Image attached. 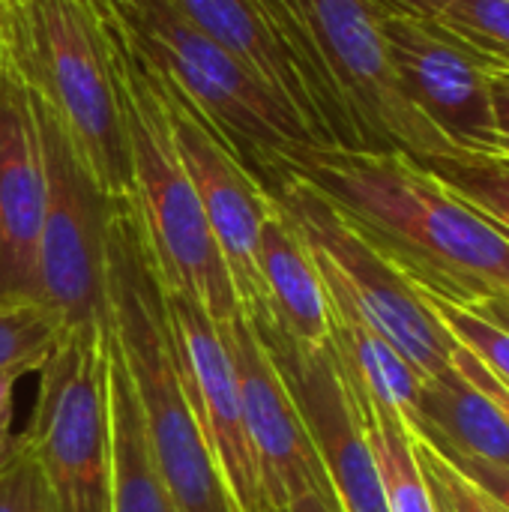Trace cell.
Wrapping results in <instances>:
<instances>
[{
	"label": "cell",
	"mask_w": 509,
	"mask_h": 512,
	"mask_svg": "<svg viewBox=\"0 0 509 512\" xmlns=\"http://www.w3.org/2000/svg\"><path fill=\"white\" fill-rule=\"evenodd\" d=\"M312 183L414 285L456 306L509 297V234L399 150L309 147Z\"/></svg>",
	"instance_id": "6da1fadb"
},
{
	"label": "cell",
	"mask_w": 509,
	"mask_h": 512,
	"mask_svg": "<svg viewBox=\"0 0 509 512\" xmlns=\"http://www.w3.org/2000/svg\"><path fill=\"white\" fill-rule=\"evenodd\" d=\"M105 321L132 384L150 453L180 510L240 512L192 411L168 333L162 282L132 198L108 201Z\"/></svg>",
	"instance_id": "7a4b0ae2"
},
{
	"label": "cell",
	"mask_w": 509,
	"mask_h": 512,
	"mask_svg": "<svg viewBox=\"0 0 509 512\" xmlns=\"http://www.w3.org/2000/svg\"><path fill=\"white\" fill-rule=\"evenodd\" d=\"M120 111L126 123L132 204L165 291L198 300L216 324L240 318V300L207 225L201 198L180 162L150 57L120 15L102 12Z\"/></svg>",
	"instance_id": "3957f363"
},
{
	"label": "cell",
	"mask_w": 509,
	"mask_h": 512,
	"mask_svg": "<svg viewBox=\"0 0 509 512\" xmlns=\"http://www.w3.org/2000/svg\"><path fill=\"white\" fill-rule=\"evenodd\" d=\"M12 63L93 186L108 201L132 198L126 123L102 9L93 0H24Z\"/></svg>",
	"instance_id": "277c9868"
},
{
	"label": "cell",
	"mask_w": 509,
	"mask_h": 512,
	"mask_svg": "<svg viewBox=\"0 0 509 512\" xmlns=\"http://www.w3.org/2000/svg\"><path fill=\"white\" fill-rule=\"evenodd\" d=\"M129 30L267 195L297 174L315 141L240 60L195 30L168 0H153Z\"/></svg>",
	"instance_id": "5b68a950"
},
{
	"label": "cell",
	"mask_w": 509,
	"mask_h": 512,
	"mask_svg": "<svg viewBox=\"0 0 509 512\" xmlns=\"http://www.w3.org/2000/svg\"><path fill=\"white\" fill-rule=\"evenodd\" d=\"M30 429L21 432L51 512H111V390L105 321L60 333L39 366Z\"/></svg>",
	"instance_id": "8992f818"
},
{
	"label": "cell",
	"mask_w": 509,
	"mask_h": 512,
	"mask_svg": "<svg viewBox=\"0 0 509 512\" xmlns=\"http://www.w3.org/2000/svg\"><path fill=\"white\" fill-rule=\"evenodd\" d=\"M270 198L306 243L324 288L342 294L423 381L453 363L459 342L435 315L420 285L375 249L312 183L288 177Z\"/></svg>",
	"instance_id": "52a82bcc"
},
{
	"label": "cell",
	"mask_w": 509,
	"mask_h": 512,
	"mask_svg": "<svg viewBox=\"0 0 509 512\" xmlns=\"http://www.w3.org/2000/svg\"><path fill=\"white\" fill-rule=\"evenodd\" d=\"M366 150L429 159L456 150L411 102L381 30L375 0H297Z\"/></svg>",
	"instance_id": "ba28073f"
},
{
	"label": "cell",
	"mask_w": 509,
	"mask_h": 512,
	"mask_svg": "<svg viewBox=\"0 0 509 512\" xmlns=\"http://www.w3.org/2000/svg\"><path fill=\"white\" fill-rule=\"evenodd\" d=\"M36 114L48 183L36 300L69 330L105 321L108 315V198L75 162L39 102Z\"/></svg>",
	"instance_id": "9c48e42d"
},
{
	"label": "cell",
	"mask_w": 509,
	"mask_h": 512,
	"mask_svg": "<svg viewBox=\"0 0 509 512\" xmlns=\"http://www.w3.org/2000/svg\"><path fill=\"white\" fill-rule=\"evenodd\" d=\"M243 318H249L279 375L285 378L342 512H387L354 387L330 345H300L279 330L267 312Z\"/></svg>",
	"instance_id": "30bf717a"
},
{
	"label": "cell",
	"mask_w": 509,
	"mask_h": 512,
	"mask_svg": "<svg viewBox=\"0 0 509 512\" xmlns=\"http://www.w3.org/2000/svg\"><path fill=\"white\" fill-rule=\"evenodd\" d=\"M156 78H159L168 126L174 135V147L201 198L207 225L234 282L240 312L264 315L267 294L258 270V240L273 198L252 180V174L240 165V159L222 144V138L207 126V120L186 102V96L159 69Z\"/></svg>",
	"instance_id": "8fae6325"
},
{
	"label": "cell",
	"mask_w": 509,
	"mask_h": 512,
	"mask_svg": "<svg viewBox=\"0 0 509 512\" xmlns=\"http://www.w3.org/2000/svg\"><path fill=\"white\" fill-rule=\"evenodd\" d=\"M381 30L411 102L456 147L498 156L486 69L468 42L438 21L381 6Z\"/></svg>",
	"instance_id": "7c38bea8"
},
{
	"label": "cell",
	"mask_w": 509,
	"mask_h": 512,
	"mask_svg": "<svg viewBox=\"0 0 509 512\" xmlns=\"http://www.w3.org/2000/svg\"><path fill=\"white\" fill-rule=\"evenodd\" d=\"M168 333L177 351L183 384L228 495L240 512L267 510L261 474L243 423L237 372L213 315L180 291H165Z\"/></svg>",
	"instance_id": "4fadbf2b"
},
{
	"label": "cell",
	"mask_w": 509,
	"mask_h": 512,
	"mask_svg": "<svg viewBox=\"0 0 509 512\" xmlns=\"http://www.w3.org/2000/svg\"><path fill=\"white\" fill-rule=\"evenodd\" d=\"M219 327L237 372L243 423L261 474L267 507L285 510L288 501L303 492H318L339 504L327 480V471L309 441L297 402L288 393L285 378L279 375L273 357L267 354L249 318L240 315Z\"/></svg>",
	"instance_id": "5bb4252c"
},
{
	"label": "cell",
	"mask_w": 509,
	"mask_h": 512,
	"mask_svg": "<svg viewBox=\"0 0 509 512\" xmlns=\"http://www.w3.org/2000/svg\"><path fill=\"white\" fill-rule=\"evenodd\" d=\"M45 150L33 93L12 60L0 63V303H39Z\"/></svg>",
	"instance_id": "9a60e30c"
},
{
	"label": "cell",
	"mask_w": 509,
	"mask_h": 512,
	"mask_svg": "<svg viewBox=\"0 0 509 512\" xmlns=\"http://www.w3.org/2000/svg\"><path fill=\"white\" fill-rule=\"evenodd\" d=\"M258 270L267 294V315L291 339L309 348L330 345V306L321 273L297 237L291 222L282 216L276 201L261 228Z\"/></svg>",
	"instance_id": "2e32d148"
},
{
	"label": "cell",
	"mask_w": 509,
	"mask_h": 512,
	"mask_svg": "<svg viewBox=\"0 0 509 512\" xmlns=\"http://www.w3.org/2000/svg\"><path fill=\"white\" fill-rule=\"evenodd\" d=\"M168 3L195 30H201L207 39L225 48L234 60H240L300 120V126L312 138L303 90L288 66L285 48L273 24L267 21L261 0H168Z\"/></svg>",
	"instance_id": "e0dca14e"
},
{
	"label": "cell",
	"mask_w": 509,
	"mask_h": 512,
	"mask_svg": "<svg viewBox=\"0 0 509 512\" xmlns=\"http://www.w3.org/2000/svg\"><path fill=\"white\" fill-rule=\"evenodd\" d=\"M405 423L456 453L509 468L507 414L453 363L441 375L423 381L417 405L405 414Z\"/></svg>",
	"instance_id": "ac0fdd59"
},
{
	"label": "cell",
	"mask_w": 509,
	"mask_h": 512,
	"mask_svg": "<svg viewBox=\"0 0 509 512\" xmlns=\"http://www.w3.org/2000/svg\"><path fill=\"white\" fill-rule=\"evenodd\" d=\"M105 333H108V321H105ZM108 390H111V512H183L150 453L141 411L111 333H108Z\"/></svg>",
	"instance_id": "d6986e66"
},
{
	"label": "cell",
	"mask_w": 509,
	"mask_h": 512,
	"mask_svg": "<svg viewBox=\"0 0 509 512\" xmlns=\"http://www.w3.org/2000/svg\"><path fill=\"white\" fill-rule=\"evenodd\" d=\"M327 291L330 306V351L345 375L375 402L399 411H414L423 375L336 291Z\"/></svg>",
	"instance_id": "ffe728a7"
},
{
	"label": "cell",
	"mask_w": 509,
	"mask_h": 512,
	"mask_svg": "<svg viewBox=\"0 0 509 512\" xmlns=\"http://www.w3.org/2000/svg\"><path fill=\"white\" fill-rule=\"evenodd\" d=\"M351 387H354V396L360 405L363 432H366V441H369V450H372V459L378 468L387 512H435V501H432L429 483L420 471V462L414 453V438H411L405 417L399 411L375 402L372 396H366L354 381H351Z\"/></svg>",
	"instance_id": "44dd1931"
},
{
	"label": "cell",
	"mask_w": 509,
	"mask_h": 512,
	"mask_svg": "<svg viewBox=\"0 0 509 512\" xmlns=\"http://www.w3.org/2000/svg\"><path fill=\"white\" fill-rule=\"evenodd\" d=\"M420 165L456 198L471 204L489 222L509 234V159L492 153H471V150H450Z\"/></svg>",
	"instance_id": "7402d4cb"
},
{
	"label": "cell",
	"mask_w": 509,
	"mask_h": 512,
	"mask_svg": "<svg viewBox=\"0 0 509 512\" xmlns=\"http://www.w3.org/2000/svg\"><path fill=\"white\" fill-rule=\"evenodd\" d=\"M63 327L39 303H0V369L36 375Z\"/></svg>",
	"instance_id": "603a6c76"
},
{
	"label": "cell",
	"mask_w": 509,
	"mask_h": 512,
	"mask_svg": "<svg viewBox=\"0 0 509 512\" xmlns=\"http://www.w3.org/2000/svg\"><path fill=\"white\" fill-rule=\"evenodd\" d=\"M438 24L480 54L509 63V0H444Z\"/></svg>",
	"instance_id": "cb8c5ba5"
},
{
	"label": "cell",
	"mask_w": 509,
	"mask_h": 512,
	"mask_svg": "<svg viewBox=\"0 0 509 512\" xmlns=\"http://www.w3.org/2000/svg\"><path fill=\"white\" fill-rule=\"evenodd\" d=\"M420 291H423V288H420ZM423 297L429 300V306L435 309V315L444 321V327L453 333V339H456L465 351H471L483 366H489V369H492V372L509 387L507 330H501L498 324H492V321L474 315L471 309L456 306V303H450V300H444V297H438V294L423 291Z\"/></svg>",
	"instance_id": "d4e9b609"
},
{
	"label": "cell",
	"mask_w": 509,
	"mask_h": 512,
	"mask_svg": "<svg viewBox=\"0 0 509 512\" xmlns=\"http://www.w3.org/2000/svg\"><path fill=\"white\" fill-rule=\"evenodd\" d=\"M48 495L39 483L36 462L27 450L24 435L0 459V512H45Z\"/></svg>",
	"instance_id": "484cf974"
},
{
	"label": "cell",
	"mask_w": 509,
	"mask_h": 512,
	"mask_svg": "<svg viewBox=\"0 0 509 512\" xmlns=\"http://www.w3.org/2000/svg\"><path fill=\"white\" fill-rule=\"evenodd\" d=\"M411 429V426H408ZM411 438H414V453H417V462L426 474H432L438 480V486L447 492L450 504L456 507V512H495V504L474 486L468 483L426 438H420L414 429H411Z\"/></svg>",
	"instance_id": "4316f807"
},
{
	"label": "cell",
	"mask_w": 509,
	"mask_h": 512,
	"mask_svg": "<svg viewBox=\"0 0 509 512\" xmlns=\"http://www.w3.org/2000/svg\"><path fill=\"white\" fill-rule=\"evenodd\" d=\"M420 435V432H417ZM420 438H426V435H420ZM468 483H474L486 498H492L498 507H504L509 512V468L504 465H492V462H483V459H474V456H465V453H456V450H450L447 444H441V441H432V438H426Z\"/></svg>",
	"instance_id": "83f0119b"
},
{
	"label": "cell",
	"mask_w": 509,
	"mask_h": 512,
	"mask_svg": "<svg viewBox=\"0 0 509 512\" xmlns=\"http://www.w3.org/2000/svg\"><path fill=\"white\" fill-rule=\"evenodd\" d=\"M480 60H483V69H486V84H489L495 129H498V156L509 159V66L495 63L486 54H480Z\"/></svg>",
	"instance_id": "f1b7e54d"
},
{
	"label": "cell",
	"mask_w": 509,
	"mask_h": 512,
	"mask_svg": "<svg viewBox=\"0 0 509 512\" xmlns=\"http://www.w3.org/2000/svg\"><path fill=\"white\" fill-rule=\"evenodd\" d=\"M453 366L474 384V387H480L504 414H507V420H509V387L489 369V366H483L471 351H465L462 345L453 351Z\"/></svg>",
	"instance_id": "f546056e"
},
{
	"label": "cell",
	"mask_w": 509,
	"mask_h": 512,
	"mask_svg": "<svg viewBox=\"0 0 509 512\" xmlns=\"http://www.w3.org/2000/svg\"><path fill=\"white\" fill-rule=\"evenodd\" d=\"M24 369H0V459L15 444L12 417H15V387L24 378Z\"/></svg>",
	"instance_id": "4dcf8cb0"
},
{
	"label": "cell",
	"mask_w": 509,
	"mask_h": 512,
	"mask_svg": "<svg viewBox=\"0 0 509 512\" xmlns=\"http://www.w3.org/2000/svg\"><path fill=\"white\" fill-rule=\"evenodd\" d=\"M24 0H0V63L12 60L21 39Z\"/></svg>",
	"instance_id": "1f68e13d"
},
{
	"label": "cell",
	"mask_w": 509,
	"mask_h": 512,
	"mask_svg": "<svg viewBox=\"0 0 509 512\" xmlns=\"http://www.w3.org/2000/svg\"><path fill=\"white\" fill-rule=\"evenodd\" d=\"M375 3L414 15V18H426V21H441L444 15V0H375Z\"/></svg>",
	"instance_id": "d6a6232c"
},
{
	"label": "cell",
	"mask_w": 509,
	"mask_h": 512,
	"mask_svg": "<svg viewBox=\"0 0 509 512\" xmlns=\"http://www.w3.org/2000/svg\"><path fill=\"white\" fill-rule=\"evenodd\" d=\"M465 309H471L474 315H480V318L498 324L501 330H507L509 333V297H489V300H480V303L465 306Z\"/></svg>",
	"instance_id": "836d02e7"
},
{
	"label": "cell",
	"mask_w": 509,
	"mask_h": 512,
	"mask_svg": "<svg viewBox=\"0 0 509 512\" xmlns=\"http://www.w3.org/2000/svg\"><path fill=\"white\" fill-rule=\"evenodd\" d=\"M99 9H111V12H117L120 18H123V24L126 27H132L141 15H144V9L153 3V0H93Z\"/></svg>",
	"instance_id": "e575fe53"
},
{
	"label": "cell",
	"mask_w": 509,
	"mask_h": 512,
	"mask_svg": "<svg viewBox=\"0 0 509 512\" xmlns=\"http://www.w3.org/2000/svg\"><path fill=\"white\" fill-rule=\"evenodd\" d=\"M279 512H342V510H339V504H333L330 498H324V495H318V492H303V495L291 498V501H288V507Z\"/></svg>",
	"instance_id": "d590c367"
},
{
	"label": "cell",
	"mask_w": 509,
	"mask_h": 512,
	"mask_svg": "<svg viewBox=\"0 0 509 512\" xmlns=\"http://www.w3.org/2000/svg\"><path fill=\"white\" fill-rule=\"evenodd\" d=\"M423 471V468H420ZM423 477H426V483H429V492H432V501H435V512H456V507L450 504V498H447V492L438 486V480L432 477V474H426L423 471Z\"/></svg>",
	"instance_id": "8d00e7d4"
},
{
	"label": "cell",
	"mask_w": 509,
	"mask_h": 512,
	"mask_svg": "<svg viewBox=\"0 0 509 512\" xmlns=\"http://www.w3.org/2000/svg\"><path fill=\"white\" fill-rule=\"evenodd\" d=\"M489 501H492V498H489ZM492 504H495V501H492ZM495 512H507V510H504V507H498V504H495Z\"/></svg>",
	"instance_id": "74e56055"
},
{
	"label": "cell",
	"mask_w": 509,
	"mask_h": 512,
	"mask_svg": "<svg viewBox=\"0 0 509 512\" xmlns=\"http://www.w3.org/2000/svg\"><path fill=\"white\" fill-rule=\"evenodd\" d=\"M45 512H51V504H45Z\"/></svg>",
	"instance_id": "f35d334b"
},
{
	"label": "cell",
	"mask_w": 509,
	"mask_h": 512,
	"mask_svg": "<svg viewBox=\"0 0 509 512\" xmlns=\"http://www.w3.org/2000/svg\"><path fill=\"white\" fill-rule=\"evenodd\" d=\"M261 512H279V510H270V507H267V510H261Z\"/></svg>",
	"instance_id": "ab89813d"
},
{
	"label": "cell",
	"mask_w": 509,
	"mask_h": 512,
	"mask_svg": "<svg viewBox=\"0 0 509 512\" xmlns=\"http://www.w3.org/2000/svg\"><path fill=\"white\" fill-rule=\"evenodd\" d=\"M495 63H501V60H495ZM504 66H509V63H504Z\"/></svg>",
	"instance_id": "60d3db41"
}]
</instances>
